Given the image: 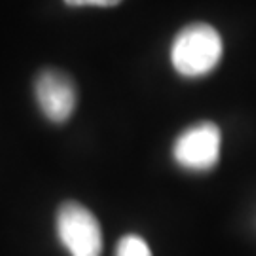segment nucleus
Wrapping results in <instances>:
<instances>
[{
    "label": "nucleus",
    "mask_w": 256,
    "mask_h": 256,
    "mask_svg": "<svg viewBox=\"0 0 256 256\" xmlns=\"http://www.w3.org/2000/svg\"><path fill=\"white\" fill-rule=\"evenodd\" d=\"M224 55V42L209 23H190L178 30L171 44V63L182 78H203L210 74Z\"/></svg>",
    "instance_id": "nucleus-1"
},
{
    "label": "nucleus",
    "mask_w": 256,
    "mask_h": 256,
    "mask_svg": "<svg viewBox=\"0 0 256 256\" xmlns=\"http://www.w3.org/2000/svg\"><path fill=\"white\" fill-rule=\"evenodd\" d=\"M222 133L212 122L194 124L176 137L173 158L178 167L194 173H205L218 165Z\"/></svg>",
    "instance_id": "nucleus-2"
},
{
    "label": "nucleus",
    "mask_w": 256,
    "mask_h": 256,
    "mask_svg": "<svg viewBox=\"0 0 256 256\" xmlns=\"http://www.w3.org/2000/svg\"><path fill=\"white\" fill-rule=\"evenodd\" d=\"M57 234L70 256H101L102 232L99 220L80 203L61 205L57 212Z\"/></svg>",
    "instance_id": "nucleus-3"
},
{
    "label": "nucleus",
    "mask_w": 256,
    "mask_h": 256,
    "mask_svg": "<svg viewBox=\"0 0 256 256\" xmlns=\"http://www.w3.org/2000/svg\"><path fill=\"white\" fill-rule=\"evenodd\" d=\"M38 108L54 124H64L76 110L78 93L68 74L57 68H44L34 80Z\"/></svg>",
    "instance_id": "nucleus-4"
},
{
    "label": "nucleus",
    "mask_w": 256,
    "mask_h": 256,
    "mask_svg": "<svg viewBox=\"0 0 256 256\" xmlns=\"http://www.w3.org/2000/svg\"><path fill=\"white\" fill-rule=\"evenodd\" d=\"M116 256H152L148 243L138 236H126L120 241Z\"/></svg>",
    "instance_id": "nucleus-5"
},
{
    "label": "nucleus",
    "mask_w": 256,
    "mask_h": 256,
    "mask_svg": "<svg viewBox=\"0 0 256 256\" xmlns=\"http://www.w3.org/2000/svg\"><path fill=\"white\" fill-rule=\"evenodd\" d=\"M68 8H114L124 0H63Z\"/></svg>",
    "instance_id": "nucleus-6"
}]
</instances>
